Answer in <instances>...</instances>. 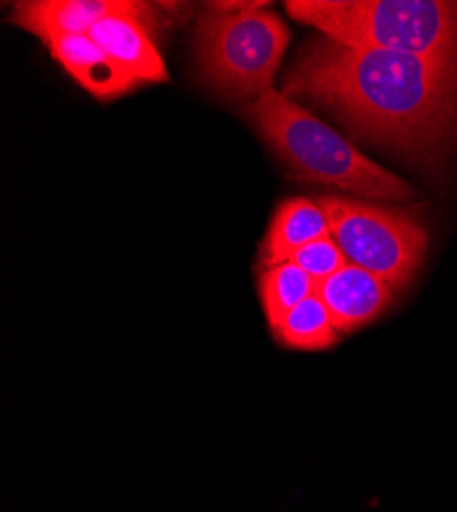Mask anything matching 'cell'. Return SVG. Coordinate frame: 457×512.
<instances>
[{"label":"cell","instance_id":"6da1fadb","mask_svg":"<svg viewBox=\"0 0 457 512\" xmlns=\"http://www.w3.org/2000/svg\"><path fill=\"white\" fill-rule=\"evenodd\" d=\"M285 97L335 111L349 130L406 152L435 154L457 136V62L318 41L285 82Z\"/></svg>","mask_w":457,"mask_h":512},{"label":"cell","instance_id":"277c9868","mask_svg":"<svg viewBox=\"0 0 457 512\" xmlns=\"http://www.w3.org/2000/svg\"><path fill=\"white\" fill-rule=\"evenodd\" d=\"M269 3L248 11L207 9L197 25V64L218 93L259 99L273 91V78L287 50L289 29Z\"/></svg>","mask_w":457,"mask_h":512},{"label":"cell","instance_id":"3957f363","mask_svg":"<svg viewBox=\"0 0 457 512\" xmlns=\"http://www.w3.org/2000/svg\"><path fill=\"white\" fill-rule=\"evenodd\" d=\"M285 9L347 48L457 62L453 0H287Z\"/></svg>","mask_w":457,"mask_h":512},{"label":"cell","instance_id":"9c48e42d","mask_svg":"<svg viewBox=\"0 0 457 512\" xmlns=\"http://www.w3.org/2000/svg\"><path fill=\"white\" fill-rule=\"evenodd\" d=\"M52 58L95 99L111 101L136 91L140 84L123 72L89 35L44 41Z\"/></svg>","mask_w":457,"mask_h":512},{"label":"cell","instance_id":"7c38bea8","mask_svg":"<svg viewBox=\"0 0 457 512\" xmlns=\"http://www.w3.org/2000/svg\"><path fill=\"white\" fill-rule=\"evenodd\" d=\"M259 293L267 322L271 328H275L285 314L302 304L306 297L316 293V281L296 263L287 261L263 269Z\"/></svg>","mask_w":457,"mask_h":512},{"label":"cell","instance_id":"8992f818","mask_svg":"<svg viewBox=\"0 0 457 512\" xmlns=\"http://www.w3.org/2000/svg\"><path fill=\"white\" fill-rule=\"evenodd\" d=\"M115 15H134L154 21L152 9L136 0H29L17 3L15 25L35 33L41 41L68 35H89V31Z\"/></svg>","mask_w":457,"mask_h":512},{"label":"cell","instance_id":"4fadbf2b","mask_svg":"<svg viewBox=\"0 0 457 512\" xmlns=\"http://www.w3.org/2000/svg\"><path fill=\"white\" fill-rule=\"evenodd\" d=\"M292 263H296L302 271H306L316 281V285L349 265L345 252L332 236L314 240L304 248H300L292 256Z\"/></svg>","mask_w":457,"mask_h":512},{"label":"cell","instance_id":"7a4b0ae2","mask_svg":"<svg viewBox=\"0 0 457 512\" xmlns=\"http://www.w3.org/2000/svg\"><path fill=\"white\" fill-rule=\"evenodd\" d=\"M261 138L300 183L324 185L376 201H406L412 189L330 125L277 91L251 105Z\"/></svg>","mask_w":457,"mask_h":512},{"label":"cell","instance_id":"5b68a950","mask_svg":"<svg viewBox=\"0 0 457 512\" xmlns=\"http://www.w3.org/2000/svg\"><path fill=\"white\" fill-rule=\"evenodd\" d=\"M318 205L351 265L382 277L394 289L408 285L419 271L427 232L406 211L341 195H324Z\"/></svg>","mask_w":457,"mask_h":512},{"label":"cell","instance_id":"ba28073f","mask_svg":"<svg viewBox=\"0 0 457 512\" xmlns=\"http://www.w3.org/2000/svg\"><path fill=\"white\" fill-rule=\"evenodd\" d=\"M150 25L134 15H115L97 23L89 37L138 84L166 82L169 70L154 46Z\"/></svg>","mask_w":457,"mask_h":512},{"label":"cell","instance_id":"8fae6325","mask_svg":"<svg viewBox=\"0 0 457 512\" xmlns=\"http://www.w3.org/2000/svg\"><path fill=\"white\" fill-rule=\"evenodd\" d=\"M279 345L292 351H326L335 347L341 338L328 308L318 293H312L283 320L271 328Z\"/></svg>","mask_w":457,"mask_h":512},{"label":"cell","instance_id":"30bf717a","mask_svg":"<svg viewBox=\"0 0 457 512\" xmlns=\"http://www.w3.org/2000/svg\"><path fill=\"white\" fill-rule=\"evenodd\" d=\"M330 226L324 209L318 201L306 197L287 199L275 211V218L267 232L263 252V265H279L292 261V256L306 244L328 238Z\"/></svg>","mask_w":457,"mask_h":512},{"label":"cell","instance_id":"52a82bcc","mask_svg":"<svg viewBox=\"0 0 457 512\" xmlns=\"http://www.w3.org/2000/svg\"><path fill=\"white\" fill-rule=\"evenodd\" d=\"M394 287L357 265H347L316 285L341 336L378 320L394 302Z\"/></svg>","mask_w":457,"mask_h":512}]
</instances>
